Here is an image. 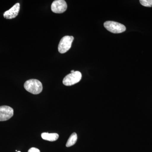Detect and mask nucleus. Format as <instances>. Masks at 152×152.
<instances>
[{"instance_id":"f257e3e1","label":"nucleus","mask_w":152,"mask_h":152,"mask_svg":"<svg viewBox=\"0 0 152 152\" xmlns=\"http://www.w3.org/2000/svg\"><path fill=\"white\" fill-rule=\"evenodd\" d=\"M25 89L33 94H38L42 92L43 86L41 82L36 79H31L25 82Z\"/></svg>"},{"instance_id":"f03ea898","label":"nucleus","mask_w":152,"mask_h":152,"mask_svg":"<svg viewBox=\"0 0 152 152\" xmlns=\"http://www.w3.org/2000/svg\"><path fill=\"white\" fill-rule=\"evenodd\" d=\"M104 27L108 31L114 34H119L124 32L126 27L124 25L118 22L108 21L104 23Z\"/></svg>"},{"instance_id":"7ed1b4c3","label":"nucleus","mask_w":152,"mask_h":152,"mask_svg":"<svg viewBox=\"0 0 152 152\" xmlns=\"http://www.w3.org/2000/svg\"><path fill=\"white\" fill-rule=\"evenodd\" d=\"M82 74L79 71L71 73L64 78L63 83L66 86H72L79 83L82 79Z\"/></svg>"},{"instance_id":"20e7f679","label":"nucleus","mask_w":152,"mask_h":152,"mask_svg":"<svg viewBox=\"0 0 152 152\" xmlns=\"http://www.w3.org/2000/svg\"><path fill=\"white\" fill-rule=\"evenodd\" d=\"M74 39L72 36H66L63 37L58 46V50L61 53H65L68 51L72 47V43Z\"/></svg>"},{"instance_id":"39448f33","label":"nucleus","mask_w":152,"mask_h":152,"mask_svg":"<svg viewBox=\"0 0 152 152\" xmlns=\"http://www.w3.org/2000/svg\"><path fill=\"white\" fill-rule=\"evenodd\" d=\"M67 8V5L64 0H56L52 3L51 10L55 13H63Z\"/></svg>"},{"instance_id":"423d86ee","label":"nucleus","mask_w":152,"mask_h":152,"mask_svg":"<svg viewBox=\"0 0 152 152\" xmlns=\"http://www.w3.org/2000/svg\"><path fill=\"white\" fill-rule=\"evenodd\" d=\"M14 115V110L7 106L0 107V121H7Z\"/></svg>"},{"instance_id":"0eeeda50","label":"nucleus","mask_w":152,"mask_h":152,"mask_svg":"<svg viewBox=\"0 0 152 152\" xmlns=\"http://www.w3.org/2000/svg\"><path fill=\"white\" fill-rule=\"evenodd\" d=\"M20 10V3H18L13 6L9 10L6 11L3 15L5 19H13L18 15Z\"/></svg>"},{"instance_id":"6e6552de","label":"nucleus","mask_w":152,"mask_h":152,"mask_svg":"<svg viewBox=\"0 0 152 152\" xmlns=\"http://www.w3.org/2000/svg\"><path fill=\"white\" fill-rule=\"evenodd\" d=\"M42 138L48 141L54 142L57 140L59 137V135L57 133H43L41 134Z\"/></svg>"},{"instance_id":"1a4fd4ad","label":"nucleus","mask_w":152,"mask_h":152,"mask_svg":"<svg viewBox=\"0 0 152 152\" xmlns=\"http://www.w3.org/2000/svg\"><path fill=\"white\" fill-rule=\"evenodd\" d=\"M77 140V136L76 133H73L69 137L68 139L66 144V147H70L74 145L76 143Z\"/></svg>"},{"instance_id":"9d476101","label":"nucleus","mask_w":152,"mask_h":152,"mask_svg":"<svg viewBox=\"0 0 152 152\" xmlns=\"http://www.w3.org/2000/svg\"><path fill=\"white\" fill-rule=\"evenodd\" d=\"M140 3L144 7H152V0H140Z\"/></svg>"},{"instance_id":"9b49d317","label":"nucleus","mask_w":152,"mask_h":152,"mask_svg":"<svg viewBox=\"0 0 152 152\" xmlns=\"http://www.w3.org/2000/svg\"><path fill=\"white\" fill-rule=\"evenodd\" d=\"M28 152H40V151L37 148H31L28 150Z\"/></svg>"},{"instance_id":"f8f14e48","label":"nucleus","mask_w":152,"mask_h":152,"mask_svg":"<svg viewBox=\"0 0 152 152\" xmlns=\"http://www.w3.org/2000/svg\"><path fill=\"white\" fill-rule=\"evenodd\" d=\"M75 72V70H72V71H71V73H73Z\"/></svg>"},{"instance_id":"ddd939ff","label":"nucleus","mask_w":152,"mask_h":152,"mask_svg":"<svg viewBox=\"0 0 152 152\" xmlns=\"http://www.w3.org/2000/svg\"><path fill=\"white\" fill-rule=\"evenodd\" d=\"M18 152H21L20 151H18Z\"/></svg>"}]
</instances>
